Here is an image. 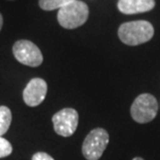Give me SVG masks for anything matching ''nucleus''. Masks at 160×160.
Segmentation results:
<instances>
[{
    "mask_svg": "<svg viewBox=\"0 0 160 160\" xmlns=\"http://www.w3.org/2000/svg\"><path fill=\"white\" fill-rule=\"evenodd\" d=\"M118 36L128 46H138L152 39L154 36V27L145 20L126 22L120 26Z\"/></svg>",
    "mask_w": 160,
    "mask_h": 160,
    "instance_id": "f257e3e1",
    "label": "nucleus"
},
{
    "mask_svg": "<svg viewBox=\"0 0 160 160\" xmlns=\"http://www.w3.org/2000/svg\"><path fill=\"white\" fill-rule=\"evenodd\" d=\"M89 16L88 6L85 2L74 0L58 9L57 21L66 29H75L88 21Z\"/></svg>",
    "mask_w": 160,
    "mask_h": 160,
    "instance_id": "f03ea898",
    "label": "nucleus"
},
{
    "mask_svg": "<svg viewBox=\"0 0 160 160\" xmlns=\"http://www.w3.org/2000/svg\"><path fill=\"white\" fill-rule=\"evenodd\" d=\"M158 112V102L151 94L137 96L130 108L132 119L139 124H146L153 121Z\"/></svg>",
    "mask_w": 160,
    "mask_h": 160,
    "instance_id": "7ed1b4c3",
    "label": "nucleus"
},
{
    "mask_svg": "<svg viewBox=\"0 0 160 160\" xmlns=\"http://www.w3.org/2000/svg\"><path fill=\"white\" fill-rule=\"evenodd\" d=\"M109 142V134L103 128H96L85 137L82 154L88 160H99Z\"/></svg>",
    "mask_w": 160,
    "mask_h": 160,
    "instance_id": "20e7f679",
    "label": "nucleus"
},
{
    "mask_svg": "<svg viewBox=\"0 0 160 160\" xmlns=\"http://www.w3.org/2000/svg\"><path fill=\"white\" fill-rule=\"evenodd\" d=\"M12 53L19 62L28 67H39L43 62V54L32 42L19 40L12 46Z\"/></svg>",
    "mask_w": 160,
    "mask_h": 160,
    "instance_id": "39448f33",
    "label": "nucleus"
},
{
    "mask_svg": "<svg viewBox=\"0 0 160 160\" xmlns=\"http://www.w3.org/2000/svg\"><path fill=\"white\" fill-rule=\"evenodd\" d=\"M78 112L73 108H63L52 117L55 132L60 136L69 137L75 133L78 126Z\"/></svg>",
    "mask_w": 160,
    "mask_h": 160,
    "instance_id": "423d86ee",
    "label": "nucleus"
},
{
    "mask_svg": "<svg viewBox=\"0 0 160 160\" xmlns=\"http://www.w3.org/2000/svg\"><path fill=\"white\" fill-rule=\"evenodd\" d=\"M47 83L42 78L31 79L23 91V100L25 104L30 107L40 105L45 100L47 95Z\"/></svg>",
    "mask_w": 160,
    "mask_h": 160,
    "instance_id": "0eeeda50",
    "label": "nucleus"
},
{
    "mask_svg": "<svg viewBox=\"0 0 160 160\" xmlns=\"http://www.w3.org/2000/svg\"><path fill=\"white\" fill-rule=\"evenodd\" d=\"M155 4V0H119L118 8L122 14L135 15L152 11Z\"/></svg>",
    "mask_w": 160,
    "mask_h": 160,
    "instance_id": "6e6552de",
    "label": "nucleus"
},
{
    "mask_svg": "<svg viewBox=\"0 0 160 160\" xmlns=\"http://www.w3.org/2000/svg\"><path fill=\"white\" fill-rule=\"evenodd\" d=\"M12 123L11 109L6 106H0V136L8 132Z\"/></svg>",
    "mask_w": 160,
    "mask_h": 160,
    "instance_id": "1a4fd4ad",
    "label": "nucleus"
},
{
    "mask_svg": "<svg viewBox=\"0 0 160 160\" xmlns=\"http://www.w3.org/2000/svg\"><path fill=\"white\" fill-rule=\"evenodd\" d=\"M74 0H39V5L43 11H55L60 9Z\"/></svg>",
    "mask_w": 160,
    "mask_h": 160,
    "instance_id": "9d476101",
    "label": "nucleus"
},
{
    "mask_svg": "<svg viewBox=\"0 0 160 160\" xmlns=\"http://www.w3.org/2000/svg\"><path fill=\"white\" fill-rule=\"evenodd\" d=\"M12 152V147L8 139L0 136V158L9 156Z\"/></svg>",
    "mask_w": 160,
    "mask_h": 160,
    "instance_id": "9b49d317",
    "label": "nucleus"
},
{
    "mask_svg": "<svg viewBox=\"0 0 160 160\" xmlns=\"http://www.w3.org/2000/svg\"><path fill=\"white\" fill-rule=\"evenodd\" d=\"M32 160H54L49 154L45 152H38L32 156Z\"/></svg>",
    "mask_w": 160,
    "mask_h": 160,
    "instance_id": "f8f14e48",
    "label": "nucleus"
},
{
    "mask_svg": "<svg viewBox=\"0 0 160 160\" xmlns=\"http://www.w3.org/2000/svg\"><path fill=\"white\" fill-rule=\"evenodd\" d=\"M2 25H3V19H2V15L0 14V30L2 28Z\"/></svg>",
    "mask_w": 160,
    "mask_h": 160,
    "instance_id": "ddd939ff",
    "label": "nucleus"
},
{
    "mask_svg": "<svg viewBox=\"0 0 160 160\" xmlns=\"http://www.w3.org/2000/svg\"><path fill=\"white\" fill-rule=\"evenodd\" d=\"M132 160H143V159L140 158V157H135V158H133Z\"/></svg>",
    "mask_w": 160,
    "mask_h": 160,
    "instance_id": "4468645a",
    "label": "nucleus"
},
{
    "mask_svg": "<svg viewBox=\"0 0 160 160\" xmlns=\"http://www.w3.org/2000/svg\"><path fill=\"white\" fill-rule=\"evenodd\" d=\"M9 1H14V0H9Z\"/></svg>",
    "mask_w": 160,
    "mask_h": 160,
    "instance_id": "2eb2a0df",
    "label": "nucleus"
}]
</instances>
